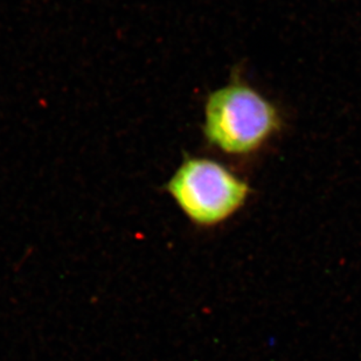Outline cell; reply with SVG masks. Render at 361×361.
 Wrapping results in <instances>:
<instances>
[{"label":"cell","mask_w":361,"mask_h":361,"mask_svg":"<svg viewBox=\"0 0 361 361\" xmlns=\"http://www.w3.org/2000/svg\"><path fill=\"white\" fill-rule=\"evenodd\" d=\"M280 126L276 106L249 85L233 83L208 96L204 136L226 154L255 152Z\"/></svg>","instance_id":"6da1fadb"},{"label":"cell","mask_w":361,"mask_h":361,"mask_svg":"<svg viewBox=\"0 0 361 361\" xmlns=\"http://www.w3.org/2000/svg\"><path fill=\"white\" fill-rule=\"evenodd\" d=\"M166 191L195 225L212 228L243 207L250 188L218 161L186 157L167 183Z\"/></svg>","instance_id":"7a4b0ae2"}]
</instances>
